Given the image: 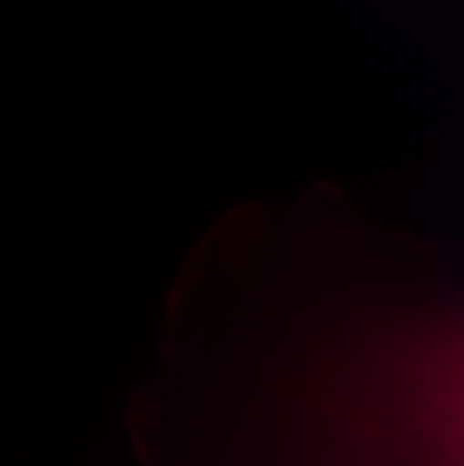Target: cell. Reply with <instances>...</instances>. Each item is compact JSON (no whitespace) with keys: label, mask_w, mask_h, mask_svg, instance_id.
Instances as JSON below:
<instances>
[{"label":"cell","mask_w":464,"mask_h":466,"mask_svg":"<svg viewBox=\"0 0 464 466\" xmlns=\"http://www.w3.org/2000/svg\"><path fill=\"white\" fill-rule=\"evenodd\" d=\"M230 442L211 466H464V299L341 322Z\"/></svg>","instance_id":"cell-1"}]
</instances>
